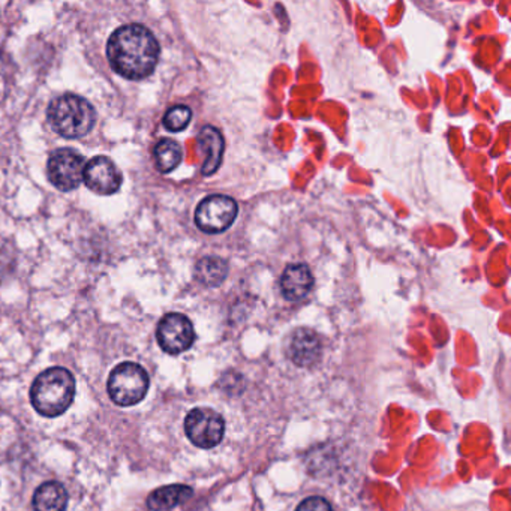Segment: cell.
<instances>
[{"label":"cell","mask_w":511,"mask_h":511,"mask_svg":"<svg viewBox=\"0 0 511 511\" xmlns=\"http://www.w3.org/2000/svg\"><path fill=\"white\" fill-rule=\"evenodd\" d=\"M155 35L142 24L116 29L107 42V57L115 73L126 80H144L155 71L160 60Z\"/></svg>","instance_id":"6da1fadb"},{"label":"cell","mask_w":511,"mask_h":511,"mask_svg":"<svg viewBox=\"0 0 511 511\" xmlns=\"http://www.w3.org/2000/svg\"><path fill=\"white\" fill-rule=\"evenodd\" d=\"M75 379L65 368H50L38 375L30 388V401L44 417H59L73 405Z\"/></svg>","instance_id":"7a4b0ae2"},{"label":"cell","mask_w":511,"mask_h":511,"mask_svg":"<svg viewBox=\"0 0 511 511\" xmlns=\"http://www.w3.org/2000/svg\"><path fill=\"white\" fill-rule=\"evenodd\" d=\"M47 119L55 133L74 140L91 133L95 126L96 111L82 96L66 93L51 100Z\"/></svg>","instance_id":"3957f363"},{"label":"cell","mask_w":511,"mask_h":511,"mask_svg":"<svg viewBox=\"0 0 511 511\" xmlns=\"http://www.w3.org/2000/svg\"><path fill=\"white\" fill-rule=\"evenodd\" d=\"M151 379L143 366L133 361H125L116 366L108 377V394L111 401L119 406L137 405L146 397Z\"/></svg>","instance_id":"277c9868"},{"label":"cell","mask_w":511,"mask_h":511,"mask_svg":"<svg viewBox=\"0 0 511 511\" xmlns=\"http://www.w3.org/2000/svg\"><path fill=\"white\" fill-rule=\"evenodd\" d=\"M84 158L73 149H57L47 162V176L53 186L62 192L77 189L84 176Z\"/></svg>","instance_id":"5b68a950"},{"label":"cell","mask_w":511,"mask_h":511,"mask_svg":"<svg viewBox=\"0 0 511 511\" xmlns=\"http://www.w3.org/2000/svg\"><path fill=\"white\" fill-rule=\"evenodd\" d=\"M185 432L194 446L209 450L224 438L225 421L213 410L195 408L185 419Z\"/></svg>","instance_id":"8992f818"},{"label":"cell","mask_w":511,"mask_h":511,"mask_svg":"<svg viewBox=\"0 0 511 511\" xmlns=\"http://www.w3.org/2000/svg\"><path fill=\"white\" fill-rule=\"evenodd\" d=\"M238 207L227 195H211L201 201L195 212V224L203 233L218 234L229 230L236 221Z\"/></svg>","instance_id":"52a82bcc"},{"label":"cell","mask_w":511,"mask_h":511,"mask_svg":"<svg viewBox=\"0 0 511 511\" xmlns=\"http://www.w3.org/2000/svg\"><path fill=\"white\" fill-rule=\"evenodd\" d=\"M156 339L162 351L171 356H178L187 351L195 341L194 325L187 316L182 314H167L160 321L156 329Z\"/></svg>","instance_id":"ba28073f"},{"label":"cell","mask_w":511,"mask_h":511,"mask_svg":"<svg viewBox=\"0 0 511 511\" xmlns=\"http://www.w3.org/2000/svg\"><path fill=\"white\" fill-rule=\"evenodd\" d=\"M82 182L95 194L113 195L122 186V173L113 160L107 156H95L84 167Z\"/></svg>","instance_id":"9c48e42d"},{"label":"cell","mask_w":511,"mask_h":511,"mask_svg":"<svg viewBox=\"0 0 511 511\" xmlns=\"http://www.w3.org/2000/svg\"><path fill=\"white\" fill-rule=\"evenodd\" d=\"M288 356L300 368L316 365L321 357V342L318 334L309 329H299L292 333L288 345Z\"/></svg>","instance_id":"30bf717a"},{"label":"cell","mask_w":511,"mask_h":511,"mask_svg":"<svg viewBox=\"0 0 511 511\" xmlns=\"http://www.w3.org/2000/svg\"><path fill=\"white\" fill-rule=\"evenodd\" d=\"M314 287V276L305 264L288 265L281 279V290L287 300L299 301Z\"/></svg>","instance_id":"8fae6325"},{"label":"cell","mask_w":511,"mask_h":511,"mask_svg":"<svg viewBox=\"0 0 511 511\" xmlns=\"http://www.w3.org/2000/svg\"><path fill=\"white\" fill-rule=\"evenodd\" d=\"M196 142H198L200 151L206 153V160L203 164V174L211 176L216 173V169H220L221 162H222V155H224V137L213 126H204L201 129Z\"/></svg>","instance_id":"7c38bea8"},{"label":"cell","mask_w":511,"mask_h":511,"mask_svg":"<svg viewBox=\"0 0 511 511\" xmlns=\"http://www.w3.org/2000/svg\"><path fill=\"white\" fill-rule=\"evenodd\" d=\"M192 490L185 484H171L164 488L156 489L147 498V507L152 511H169L174 507L180 506L192 497Z\"/></svg>","instance_id":"4fadbf2b"},{"label":"cell","mask_w":511,"mask_h":511,"mask_svg":"<svg viewBox=\"0 0 511 511\" xmlns=\"http://www.w3.org/2000/svg\"><path fill=\"white\" fill-rule=\"evenodd\" d=\"M68 506V492L59 481H46L33 495L35 511H65Z\"/></svg>","instance_id":"5bb4252c"},{"label":"cell","mask_w":511,"mask_h":511,"mask_svg":"<svg viewBox=\"0 0 511 511\" xmlns=\"http://www.w3.org/2000/svg\"><path fill=\"white\" fill-rule=\"evenodd\" d=\"M229 274L227 261L220 256H206L195 265V278L206 287H218Z\"/></svg>","instance_id":"9a60e30c"},{"label":"cell","mask_w":511,"mask_h":511,"mask_svg":"<svg viewBox=\"0 0 511 511\" xmlns=\"http://www.w3.org/2000/svg\"><path fill=\"white\" fill-rule=\"evenodd\" d=\"M153 156H155L156 169H160V173H169L182 160V147L174 140L164 138L156 143Z\"/></svg>","instance_id":"2e32d148"},{"label":"cell","mask_w":511,"mask_h":511,"mask_svg":"<svg viewBox=\"0 0 511 511\" xmlns=\"http://www.w3.org/2000/svg\"><path fill=\"white\" fill-rule=\"evenodd\" d=\"M192 111L186 106H174L164 116L165 129L169 133H180L191 122Z\"/></svg>","instance_id":"e0dca14e"},{"label":"cell","mask_w":511,"mask_h":511,"mask_svg":"<svg viewBox=\"0 0 511 511\" xmlns=\"http://www.w3.org/2000/svg\"><path fill=\"white\" fill-rule=\"evenodd\" d=\"M296 511H333L329 501H325V498L312 497L306 498L305 501H301L297 507Z\"/></svg>","instance_id":"ac0fdd59"}]
</instances>
